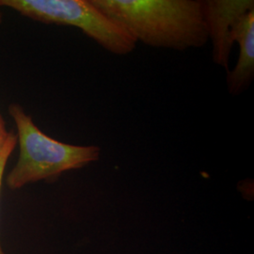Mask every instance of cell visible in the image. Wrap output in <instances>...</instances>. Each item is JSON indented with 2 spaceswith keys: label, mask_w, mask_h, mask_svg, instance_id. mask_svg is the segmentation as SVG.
<instances>
[{
  "label": "cell",
  "mask_w": 254,
  "mask_h": 254,
  "mask_svg": "<svg viewBox=\"0 0 254 254\" xmlns=\"http://www.w3.org/2000/svg\"><path fill=\"white\" fill-rule=\"evenodd\" d=\"M239 46L238 60L235 68L228 71L227 90L231 95L247 91L254 79V9L240 19L236 27L235 43Z\"/></svg>",
  "instance_id": "obj_5"
},
{
  "label": "cell",
  "mask_w": 254,
  "mask_h": 254,
  "mask_svg": "<svg viewBox=\"0 0 254 254\" xmlns=\"http://www.w3.org/2000/svg\"><path fill=\"white\" fill-rule=\"evenodd\" d=\"M9 113L16 127L19 157L6 183L16 190L31 183L55 180L65 172L96 162L98 146H77L59 141L45 134L18 104L9 105Z\"/></svg>",
  "instance_id": "obj_2"
},
{
  "label": "cell",
  "mask_w": 254,
  "mask_h": 254,
  "mask_svg": "<svg viewBox=\"0 0 254 254\" xmlns=\"http://www.w3.org/2000/svg\"><path fill=\"white\" fill-rule=\"evenodd\" d=\"M16 144H17L16 133H15V131L10 130L9 137H8L5 145L0 149V191H1L2 181H3V177H4V173H5L6 165H7L9 156L12 154ZM0 254H5V253L2 250L1 243H0Z\"/></svg>",
  "instance_id": "obj_6"
},
{
  "label": "cell",
  "mask_w": 254,
  "mask_h": 254,
  "mask_svg": "<svg viewBox=\"0 0 254 254\" xmlns=\"http://www.w3.org/2000/svg\"><path fill=\"white\" fill-rule=\"evenodd\" d=\"M9 131L6 128V124L5 121L0 114V149L5 145L8 137H9Z\"/></svg>",
  "instance_id": "obj_7"
},
{
  "label": "cell",
  "mask_w": 254,
  "mask_h": 254,
  "mask_svg": "<svg viewBox=\"0 0 254 254\" xmlns=\"http://www.w3.org/2000/svg\"><path fill=\"white\" fill-rule=\"evenodd\" d=\"M2 23V11H1V7H0V25Z\"/></svg>",
  "instance_id": "obj_8"
},
{
  "label": "cell",
  "mask_w": 254,
  "mask_h": 254,
  "mask_svg": "<svg viewBox=\"0 0 254 254\" xmlns=\"http://www.w3.org/2000/svg\"><path fill=\"white\" fill-rule=\"evenodd\" d=\"M137 42L186 51L209 41L201 0H90Z\"/></svg>",
  "instance_id": "obj_1"
},
{
  "label": "cell",
  "mask_w": 254,
  "mask_h": 254,
  "mask_svg": "<svg viewBox=\"0 0 254 254\" xmlns=\"http://www.w3.org/2000/svg\"><path fill=\"white\" fill-rule=\"evenodd\" d=\"M202 9L209 40L212 41L213 61L228 70L236 27L242 16L254 9V1L205 0L202 1Z\"/></svg>",
  "instance_id": "obj_4"
},
{
  "label": "cell",
  "mask_w": 254,
  "mask_h": 254,
  "mask_svg": "<svg viewBox=\"0 0 254 254\" xmlns=\"http://www.w3.org/2000/svg\"><path fill=\"white\" fill-rule=\"evenodd\" d=\"M0 7L45 24L77 27L112 54H130L137 44L90 0H0Z\"/></svg>",
  "instance_id": "obj_3"
}]
</instances>
